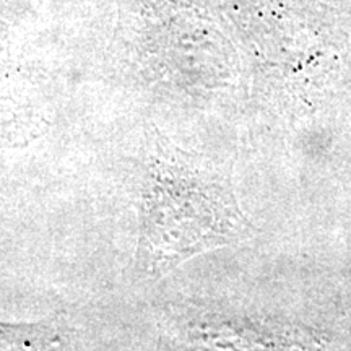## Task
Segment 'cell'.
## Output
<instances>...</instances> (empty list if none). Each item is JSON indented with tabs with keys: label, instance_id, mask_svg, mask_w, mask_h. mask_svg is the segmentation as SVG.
I'll use <instances>...</instances> for the list:
<instances>
[{
	"label": "cell",
	"instance_id": "6da1fadb",
	"mask_svg": "<svg viewBox=\"0 0 351 351\" xmlns=\"http://www.w3.org/2000/svg\"><path fill=\"white\" fill-rule=\"evenodd\" d=\"M137 282H158L199 254L249 238L231 176L195 158L156 148L135 169Z\"/></svg>",
	"mask_w": 351,
	"mask_h": 351
},
{
	"label": "cell",
	"instance_id": "7a4b0ae2",
	"mask_svg": "<svg viewBox=\"0 0 351 351\" xmlns=\"http://www.w3.org/2000/svg\"><path fill=\"white\" fill-rule=\"evenodd\" d=\"M67 341L69 326L60 319L0 322V351H64Z\"/></svg>",
	"mask_w": 351,
	"mask_h": 351
}]
</instances>
